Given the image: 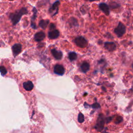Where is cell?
Here are the masks:
<instances>
[{"mask_svg":"<svg viewBox=\"0 0 133 133\" xmlns=\"http://www.w3.org/2000/svg\"><path fill=\"white\" fill-rule=\"evenodd\" d=\"M92 108H96V109H98V108H99L100 107V105H99L98 103H94V104L92 105Z\"/></svg>","mask_w":133,"mask_h":133,"instance_id":"obj_19","label":"cell"},{"mask_svg":"<svg viewBox=\"0 0 133 133\" xmlns=\"http://www.w3.org/2000/svg\"><path fill=\"white\" fill-rule=\"evenodd\" d=\"M22 46L20 44H16L14 45L12 47V52L15 56H17L19 54V53L21 51Z\"/></svg>","mask_w":133,"mask_h":133,"instance_id":"obj_7","label":"cell"},{"mask_svg":"<svg viewBox=\"0 0 133 133\" xmlns=\"http://www.w3.org/2000/svg\"><path fill=\"white\" fill-rule=\"evenodd\" d=\"M75 43L77 46L81 48H84L86 47L87 45V40L82 36L77 37L75 39Z\"/></svg>","mask_w":133,"mask_h":133,"instance_id":"obj_3","label":"cell"},{"mask_svg":"<svg viewBox=\"0 0 133 133\" xmlns=\"http://www.w3.org/2000/svg\"><path fill=\"white\" fill-rule=\"evenodd\" d=\"M45 37V34L43 32H39L36 33L34 35V39L37 42L43 41Z\"/></svg>","mask_w":133,"mask_h":133,"instance_id":"obj_11","label":"cell"},{"mask_svg":"<svg viewBox=\"0 0 133 133\" xmlns=\"http://www.w3.org/2000/svg\"><path fill=\"white\" fill-rule=\"evenodd\" d=\"M126 32L125 26L121 22H119L117 26L115 29L114 32L118 37H122Z\"/></svg>","mask_w":133,"mask_h":133,"instance_id":"obj_2","label":"cell"},{"mask_svg":"<svg viewBox=\"0 0 133 133\" xmlns=\"http://www.w3.org/2000/svg\"><path fill=\"white\" fill-rule=\"evenodd\" d=\"M84 116L83 114L81 113H79L78 115V122L82 123L84 122Z\"/></svg>","mask_w":133,"mask_h":133,"instance_id":"obj_17","label":"cell"},{"mask_svg":"<svg viewBox=\"0 0 133 133\" xmlns=\"http://www.w3.org/2000/svg\"><path fill=\"white\" fill-rule=\"evenodd\" d=\"M99 8L106 15H109L110 11H109V6L105 3H100L99 4Z\"/></svg>","mask_w":133,"mask_h":133,"instance_id":"obj_10","label":"cell"},{"mask_svg":"<svg viewBox=\"0 0 133 133\" xmlns=\"http://www.w3.org/2000/svg\"><path fill=\"white\" fill-rule=\"evenodd\" d=\"M28 11L25 8H22L19 11H16L15 12L11 14L10 16V18L14 25L16 24L20 20L22 15L27 14Z\"/></svg>","mask_w":133,"mask_h":133,"instance_id":"obj_1","label":"cell"},{"mask_svg":"<svg viewBox=\"0 0 133 133\" xmlns=\"http://www.w3.org/2000/svg\"><path fill=\"white\" fill-rule=\"evenodd\" d=\"M0 70H1V75H5L6 73H7V70H6V68L4 66H3V65H2L1 66V68H0Z\"/></svg>","mask_w":133,"mask_h":133,"instance_id":"obj_18","label":"cell"},{"mask_svg":"<svg viewBox=\"0 0 133 133\" xmlns=\"http://www.w3.org/2000/svg\"><path fill=\"white\" fill-rule=\"evenodd\" d=\"M104 47L109 51H113L116 48V45L113 42H105Z\"/></svg>","mask_w":133,"mask_h":133,"instance_id":"obj_12","label":"cell"},{"mask_svg":"<svg viewBox=\"0 0 133 133\" xmlns=\"http://www.w3.org/2000/svg\"><path fill=\"white\" fill-rule=\"evenodd\" d=\"M48 23H49V20H42L39 21V25L41 28L44 29L47 27Z\"/></svg>","mask_w":133,"mask_h":133,"instance_id":"obj_15","label":"cell"},{"mask_svg":"<svg viewBox=\"0 0 133 133\" xmlns=\"http://www.w3.org/2000/svg\"><path fill=\"white\" fill-rule=\"evenodd\" d=\"M89 67H90L89 64L88 62H84L82 64V65L81 66V69L84 73H86V72H87L89 70Z\"/></svg>","mask_w":133,"mask_h":133,"instance_id":"obj_14","label":"cell"},{"mask_svg":"<svg viewBox=\"0 0 133 133\" xmlns=\"http://www.w3.org/2000/svg\"><path fill=\"white\" fill-rule=\"evenodd\" d=\"M132 68H133V63H132Z\"/></svg>","mask_w":133,"mask_h":133,"instance_id":"obj_22","label":"cell"},{"mask_svg":"<svg viewBox=\"0 0 133 133\" xmlns=\"http://www.w3.org/2000/svg\"><path fill=\"white\" fill-rule=\"evenodd\" d=\"M104 121L103 117H102V116L99 115V117L97 121L96 127L97 130L101 131V130H102L104 127Z\"/></svg>","mask_w":133,"mask_h":133,"instance_id":"obj_5","label":"cell"},{"mask_svg":"<svg viewBox=\"0 0 133 133\" xmlns=\"http://www.w3.org/2000/svg\"><path fill=\"white\" fill-rule=\"evenodd\" d=\"M54 73L59 75H62L64 73V69L62 65L56 64L54 66Z\"/></svg>","mask_w":133,"mask_h":133,"instance_id":"obj_4","label":"cell"},{"mask_svg":"<svg viewBox=\"0 0 133 133\" xmlns=\"http://www.w3.org/2000/svg\"><path fill=\"white\" fill-rule=\"evenodd\" d=\"M85 1H88L89 2H94V1H98V0H85Z\"/></svg>","mask_w":133,"mask_h":133,"instance_id":"obj_21","label":"cell"},{"mask_svg":"<svg viewBox=\"0 0 133 133\" xmlns=\"http://www.w3.org/2000/svg\"><path fill=\"white\" fill-rule=\"evenodd\" d=\"M51 52L54 58L57 60H60L62 57V53L59 50H57L55 49H52Z\"/></svg>","mask_w":133,"mask_h":133,"instance_id":"obj_9","label":"cell"},{"mask_svg":"<svg viewBox=\"0 0 133 133\" xmlns=\"http://www.w3.org/2000/svg\"><path fill=\"white\" fill-rule=\"evenodd\" d=\"M50 28V29L51 30H54L55 28V24H53V23H51L50 25V28Z\"/></svg>","mask_w":133,"mask_h":133,"instance_id":"obj_20","label":"cell"},{"mask_svg":"<svg viewBox=\"0 0 133 133\" xmlns=\"http://www.w3.org/2000/svg\"><path fill=\"white\" fill-rule=\"evenodd\" d=\"M23 87L27 91H31L33 88L34 85L31 81H27L23 84Z\"/></svg>","mask_w":133,"mask_h":133,"instance_id":"obj_13","label":"cell"},{"mask_svg":"<svg viewBox=\"0 0 133 133\" xmlns=\"http://www.w3.org/2000/svg\"><path fill=\"white\" fill-rule=\"evenodd\" d=\"M59 36V32L58 30L54 29L49 32L48 37L50 39H55L58 37Z\"/></svg>","mask_w":133,"mask_h":133,"instance_id":"obj_8","label":"cell"},{"mask_svg":"<svg viewBox=\"0 0 133 133\" xmlns=\"http://www.w3.org/2000/svg\"><path fill=\"white\" fill-rule=\"evenodd\" d=\"M69 58L71 61L75 60L77 58V54L75 52H70L69 54Z\"/></svg>","mask_w":133,"mask_h":133,"instance_id":"obj_16","label":"cell"},{"mask_svg":"<svg viewBox=\"0 0 133 133\" xmlns=\"http://www.w3.org/2000/svg\"><path fill=\"white\" fill-rule=\"evenodd\" d=\"M59 4H60V2L59 1H57L55 3L53 4L51 8L49 9V12L52 14L53 15L52 16L55 15L58 12Z\"/></svg>","mask_w":133,"mask_h":133,"instance_id":"obj_6","label":"cell"},{"mask_svg":"<svg viewBox=\"0 0 133 133\" xmlns=\"http://www.w3.org/2000/svg\"><path fill=\"white\" fill-rule=\"evenodd\" d=\"M9 1H13V0H9Z\"/></svg>","mask_w":133,"mask_h":133,"instance_id":"obj_23","label":"cell"}]
</instances>
